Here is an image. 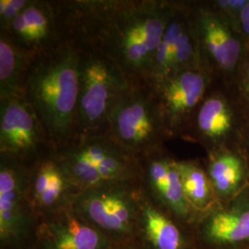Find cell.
Returning <instances> with one entry per match:
<instances>
[{
  "instance_id": "obj_21",
  "label": "cell",
  "mask_w": 249,
  "mask_h": 249,
  "mask_svg": "<svg viewBox=\"0 0 249 249\" xmlns=\"http://www.w3.org/2000/svg\"><path fill=\"white\" fill-rule=\"evenodd\" d=\"M185 196L194 212H203L217 201L208 174L196 160H177Z\"/></svg>"
},
{
  "instance_id": "obj_26",
  "label": "cell",
  "mask_w": 249,
  "mask_h": 249,
  "mask_svg": "<svg viewBox=\"0 0 249 249\" xmlns=\"http://www.w3.org/2000/svg\"><path fill=\"white\" fill-rule=\"evenodd\" d=\"M241 36L249 45V1L241 17Z\"/></svg>"
},
{
  "instance_id": "obj_19",
  "label": "cell",
  "mask_w": 249,
  "mask_h": 249,
  "mask_svg": "<svg viewBox=\"0 0 249 249\" xmlns=\"http://www.w3.org/2000/svg\"><path fill=\"white\" fill-rule=\"evenodd\" d=\"M187 7L188 1H178L175 14L170 20L155 53L150 80L152 86H157L168 79L173 72L177 44L184 26Z\"/></svg>"
},
{
  "instance_id": "obj_23",
  "label": "cell",
  "mask_w": 249,
  "mask_h": 249,
  "mask_svg": "<svg viewBox=\"0 0 249 249\" xmlns=\"http://www.w3.org/2000/svg\"><path fill=\"white\" fill-rule=\"evenodd\" d=\"M247 44V43H246ZM231 94L239 105L249 124V45H246V51L241 60L239 68L232 82Z\"/></svg>"
},
{
  "instance_id": "obj_8",
  "label": "cell",
  "mask_w": 249,
  "mask_h": 249,
  "mask_svg": "<svg viewBox=\"0 0 249 249\" xmlns=\"http://www.w3.org/2000/svg\"><path fill=\"white\" fill-rule=\"evenodd\" d=\"M201 61L214 84L231 90L246 51L243 36L214 11L208 1H191Z\"/></svg>"
},
{
  "instance_id": "obj_22",
  "label": "cell",
  "mask_w": 249,
  "mask_h": 249,
  "mask_svg": "<svg viewBox=\"0 0 249 249\" xmlns=\"http://www.w3.org/2000/svg\"><path fill=\"white\" fill-rule=\"evenodd\" d=\"M203 69L199 42L193 17L191 1H188L187 16L177 44V52L171 75L184 70Z\"/></svg>"
},
{
  "instance_id": "obj_12",
  "label": "cell",
  "mask_w": 249,
  "mask_h": 249,
  "mask_svg": "<svg viewBox=\"0 0 249 249\" xmlns=\"http://www.w3.org/2000/svg\"><path fill=\"white\" fill-rule=\"evenodd\" d=\"M79 193L54 151L29 169L28 199L36 221L71 208Z\"/></svg>"
},
{
  "instance_id": "obj_25",
  "label": "cell",
  "mask_w": 249,
  "mask_h": 249,
  "mask_svg": "<svg viewBox=\"0 0 249 249\" xmlns=\"http://www.w3.org/2000/svg\"><path fill=\"white\" fill-rule=\"evenodd\" d=\"M30 0H0V35L7 36L13 20L24 10Z\"/></svg>"
},
{
  "instance_id": "obj_14",
  "label": "cell",
  "mask_w": 249,
  "mask_h": 249,
  "mask_svg": "<svg viewBox=\"0 0 249 249\" xmlns=\"http://www.w3.org/2000/svg\"><path fill=\"white\" fill-rule=\"evenodd\" d=\"M142 187L145 194L157 206H163L173 213L186 218L194 212L186 198L177 160L165 150L142 161Z\"/></svg>"
},
{
  "instance_id": "obj_28",
  "label": "cell",
  "mask_w": 249,
  "mask_h": 249,
  "mask_svg": "<svg viewBox=\"0 0 249 249\" xmlns=\"http://www.w3.org/2000/svg\"><path fill=\"white\" fill-rule=\"evenodd\" d=\"M116 249H141L140 247L138 246V244L136 243V241L134 243H131L129 245H126V246H123V247H119V248H116Z\"/></svg>"
},
{
  "instance_id": "obj_4",
  "label": "cell",
  "mask_w": 249,
  "mask_h": 249,
  "mask_svg": "<svg viewBox=\"0 0 249 249\" xmlns=\"http://www.w3.org/2000/svg\"><path fill=\"white\" fill-rule=\"evenodd\" d=\"M79 47L80 96L71 141L106 136L110 115L130 85L121 70L104 54Z\"/></svg>"
},
{
  "instance_id": "obj_2",
  "label": "cell",
  "mask_w": 249,
  "mask_h": 249,
  "mask_svg": "<svg viewBox=\"0 0 249 249\" xmlns=\"http://www.w3.org/2000/svg\"><path fill=\"white\" fill-rule=\"evenodd\" d=\"M80 47L60 41L36 53L23 97L33 107L54 151L71 141L80 96Z\"/></svg>"
},
{
  "instance_id": "obj_16",
  "label": "cell",
  "mask_w": 249,
  "mask_h": 249,
  "mask_svg": "<svg viewBox=\"0 0 249 249\" xmlns=\"http://www.w3.org/2000/svg\"><path fill=\"white\" fill-rule=\"evenodd\" d=\"M136 241L139 242L141 249H183L182 233L177 224L151 201L143 187L140 197Z\"/></svg>"
},
{
  "instance_id": "obj_10",
  "label": "cell",
  "mask_w": 249,
  "mask_h": 249,
  "mask_svg": "<svg viewBox=\"0 0 249 249\" xmlns=\"http://www.w3.org/2000/svg\"><path fill=\"white\" fill-rule=\"evenodd\" d=\"M29 169L0 156V241L2 249H18L33 237L36 218L28 199Z\"/></svg>"
},
{
  "instance_id": "obj_9",
  "label": "cell",
  "mask_w": 249,
  "mask_h": 249,
  "mask_svg": "<svg viewBox=\"0 0 249 249\" xmlns=\"http://www.w3.org/2000/svg\"><path fill=\"white\" fill-rule=\"evenodd\" d=\"M53 151L35 110L24 99L0 100V156L31 169Z\"/></svg>"
},
{
  "instance_id": "obj_13",
  "label": "cell",
  "mask_w": 249,
  "mask_h": 249,
  "mask_svg": "<svg viewBox=\"0 0 249 249\" xmlns=\"http://www.w3.org/2000/svg\"><path fill=\"white\" fill-rule=\"evenodd\" d=\"M32 238L34 249H116L71 207L38 219Z\"/></svg>"
},
{
  "instance_id": "obj_18",
  "label": "cell",
  "mask_w": 249,
  "mask_h": 249,
  "mask_svg": "<svg viewBox=\"0 0 249 249\" xmlns=\"http://www.w3.org/2000/svg\"><path fill=\"white\" fill-rule=\"evenodd\" d=\"M36 53L0 35V100L22 98L28 74Z\"/></svg>"
},
{
  "instance_id": "obj_5",
  "label": "cell",
  "mask_w": 249,
  "mask_h": 249,
  "mask_svg": "<svg viewBox=\"0 0 249 249\" xmlns=\"http://www.w3.org/2000/svg\"><path fill=\"white\" fill-rule=\"evenodd\" d=\"M54 152L80 192L109 184L142 183V162L107 136L74 140Z\"/></svg>"
},
{
  "instance_id": "obj_6",
  "label": "cell",
  "mask_w": 249,
  "mask_h": 249,
  "mask_svg": "<svg viewBox=\"0 0 249 249\" xmlns=\"http://www.w3.org/2000/svg\"><path fill=\"white\" fill-rule=\"evenodd\" d=\"M142 183L109 184L80 191L71 208L116 248L136 241Z\"/></svg>"
},
{
  "instance_id": "obj_11",
  "label": "cell",
  "mask_w": 249,
  "mask_h": 249,
  "mask_svg": "<svg viewBox=\"0 0 249 249\" xmlns=\"http://www.w3.org/2000/svg\"><path fill=\"white\" fill-rule=\"evenodd\" d=\"M214 85L213 77L205 70L189 69L177 72L153 86L171 139L181 138L196 108Z\"/></svg>"
},
{
  "instance_id": "obj_17",
  "label": "cell",
  "mask_w": 249,
  "mask_h": 249,
  "mask_svg": "<svg viewBox=\"0 0 249 249\" xmlns=\"http://www.w3.org/2000/svg\"><path fill=\"white\" fill-rule=\"evenodd\" d=\"M207 155L206 172L216 199H228L241 193L249 176L248 163L241 149H224Z\"/></svg>"
},
{
  "instance_id": "obj_27",
  "label": "cell",
  "mask_w": 249,
  "mask_h": 249,
  "mask_svg": "<svg viewBox=\"0 0 249 249\" xmlns=\"http://www.w3.org/2000/svg\"><path fill=\"white\" fill-rule=\"evenodd\" d=\"M240 149L242 152H243V154H244V156H245V158H246V160H247L249 172V124L246 132H245L244 138L242 140Z\"/></svg>"
},
{
  "instance_id": "obj_3",
  "label": "cell",
  "mask_w": 249,
  "mask_h": 249,
  "mask_svg": "<svg viewBox=\"0 0 249 249\" xmlns=\"http://www.w3.org/2000/svg\"><path fill=\"white\" fill-rule=\"evenodd\" d=\"M106 136L141 162L164 150L171 137L150 82H130L110 115Z\"/></svg>"
},
{
  "instance_id": "obj_24",
  "label": "cell",
  "mask_w": 249,
  "mask_h": 249,
  "mask_svg": "<svg viewBox=\"0 0 249 249\" xmlns=\"http://www.w3.org/2000/svg\"><path fill=\"white\" fill-rule=\"evenodd\" d=\"M249 0H211L208 1L214 11L231 29L241 35V17Z\"/></svg>"
},
{
  "instance_id": "obj_1",
  "label": "cell",
  "mask_w": 249,
  "mask_h": 249,
  "mask_svg": "<svg viewBox=\"0 0 249 249\" xmlns=\"http://www.w3.org/2000/svg\"><path fill=\"white\" fill-rule=\"evenodd\" d=\"M60 41L104 54L130 82H150L173 0H52Z\"/></svg>"
},
{
  "instance_id": "obj_20",
  "label": "cell",
  "mask_w": 249,
  "mask_h": 249,
  "mask_svg": "<svg viewBox=\"0 0 249 249\" xmlns=\"http://www.w3.org/2000/svg\"><path fill=\"white\" fill-rule=\"evenodd\" d=\"M208 234L214 241L236 243L249 239V200L213 214L208 223Z\"/></svg>"
},
{
  "instance_id": "obj_7",
  "label": "cell",
  "mask_w": 249,
  "mask_h": 249,
  "mask_svg": "<svg viewBox=\"0 0 249 249\" xmlns=\"http://www.w3.org/2000/svg\"><path fill=\"white\" fill-rule=\"evenodd\" d=\"M249 122L231 91L214 85L196 108L182 139L202 146L207 154L240 149Z\"/></svg>"
},
{
  "instance_id": "obj_15",
  "label": "cell",
  "mask_w": 249,
  "mask_h": 249,
  "mask_svg": "<svg viewBox=\"0 0 249 249\" xmlns=\"http://www.w3.org/2000/svg\"><path fill=\"white\" fill-rule=\"evenodd\" d=\"M6 36L18 46L35 53L59 43L52 0H30L24 10L13 20Z\"/></svg>"
}]
</instances>
